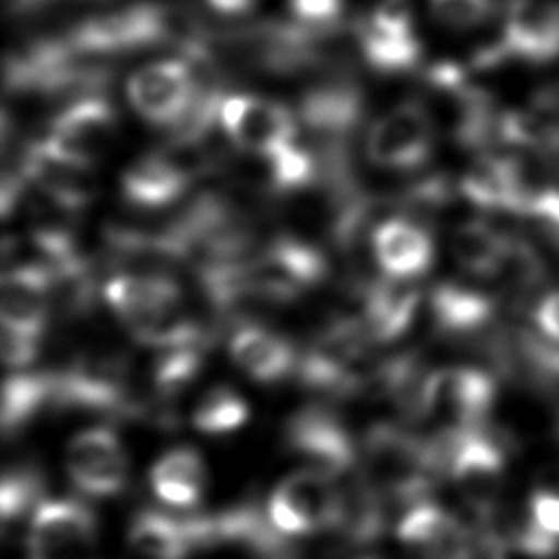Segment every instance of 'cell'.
<instances>
[{"instance_id":"20","label":"cell","mask_w":559,"mask_h":559,"mask_svg":"<svg viewBox=\"0 0 559 559\" xmlns=\"http://www.w3.org/2000/svg\"><path fill=\"white\" fill-rule=\"evenodd\" d=\"M463 194L483 207L524 212L533 192L526 190L520 166L509 159L485 157L461 179Z\"/></svg>"},{"instance_id":"6","label":"cell","mask_w":559,"mask_h":559,"mask_svg":"<svg viewBox=\"0 0 559 559\" xmlns=\"http://www.w3.org/2000/svg\"><path fill=\"white\" fill-rule=\"evenodd\" d=\"M435 120L424 103L406 100L380 116L367 135V155L384 168H415L430 155Z\"/></svg>"},{"instance_id":"21","label":"cell","mask_w":559,"mask_h":559,"mask_svg":"<svg viewBox=\"0 0 559 559\" xmlns=\"http://www.w3.org/2000/svg\"><path fill=\"white\" fill-rule=\"evenodd\" d=\"M190 177L159 148L135 159L122 175L124 199L142 207H159L175 201Z\"/></svg>"},{"instance_id":"4","label":"cell","mask_w":559,"mask_h":559,"mask_svg":"<svg viewBox=\"0 0 559 559\" xmlns=\"http://www.w3.org/2000/svg\"><path fill=\"white\" fill-rule=\"evenodd\" d=\"M493 402V380L469 367H445L426 373L421 419L443 417V428H478Z\"/></svg>"},{"instance_id":"18","label":"cell","mask_w":559,"mask_h":559,"mask_svg":"<svg viewBox=\"0 0 559 559\" xmlns=\"http://www.w3.org/2000/svg\"><path fill=\"white\" fill-rule=\"evenodd\" d=\"M419 286L413 277L384 275L367 286L365 325L373 341H393L415 317L419 306Z\"/></svg>"},{"instance_id":"22","label":"cell","mask_w":559,"mask_h":559,"mask_svg":"<svg viewBox=\"0 0 559 559\" xmlns=\"http://www.w3.org/2000/svg\"><path fill=\"white\" fill-rule=\"evenodd\" d=\"M129 548L135 559H186L194 548L188 518L142 511L129 528Z\"/></svg>"},{"instance_id":"15","label":"cell","mask_w":559,"mask_h":559,"mask_svg":"<svg viewBox=\"0 0 559 559\" xmlns=\"http://www.w3.org/2000/svg\"><path fill=\"white\" fill-rule=\"evenodd\" d=\"M22 173L41 194L68 210L83 207L96 192V181L90 175V168L57 155L44 140L26 146L22 155Z\"/></svg>"},{"instance_id":"39","label":"cell","mask_w":559,"mask_h":559,"mask_svg":"<svg viewBox=\"0 0 559 559\" xmlns=\"http://www.w3.org/2000/svg\"><path fill=\"white\" fill-rule=\"evenodd\" d=\"M389 2H395V0H389Z\"/></svg>"},{"instance_id":"33","label":"cell","mask_w":559,"mask_h":559,"mask_svg":"<svg viewBox=\"0 0 559 559\" xmlns=\"http://www.w3.org/2000/svg\"><path fill=\"white\" fill-rule=\"evenodd\" d=\"M290 11L297 22L310 26H330L338 24L343 11V0H290Z\"/></svg>"},{"instance_id":"30","label":"cell","mask_w":559,"mask_h":559,"mask_svg":"<svg viewBox=\"0 0 559 559\" xmlns=\"http://www.w3.org/2000/svg\"><path fill=\"white\" fill-rule=\"evenodd\" d=\"M37 493H39V480L33 472H26V469L7 472L0 487L2 522L9 524L22 518L28 511V507L37 500Z\"/></svg>"},{"instance_id":"11","label":"cell","mask_w":559,"mask_h":559,"mask_svg":"<svg viewBox=\"0 0 559 559\" xmlns=\"http://www.w3.org/2000/svg\"><path fill=\"white\" fill-rule=\"evenodd\" d=\"M72 483L87 496H114L127 483V456L109 428L79 432L66 450Z\"/></svg>"},{"instance_id":"24","label":"cell","mask_w":559,"mask_h":559,"mask_svg":"<svg viewBox=\"0 0 559 559\" xmlns=\"http://www.w3.org/2000/svg\"><path fill=\"white\" fill-rule=\"evenodd\" d=\"M430 306L437 325L450 334H463L485 325L493 310L489 297L452 282L435 286Z\"/></svg>"},{"instance_id":"19","label":"cell","mask_w":559,"mask_h":559,"mask_svg":"<svg viewBox=\"0 0 559 559\" xmlns=\"http://www.w3.org/2000/svg\"><path fill=\"white\" fill-rule=\"evenodd\" d=\"M229 349L234 362L260 382L280 380L297 365L290 343L255 323L238 328Z\"/></svg>"},{"instance_id":"1","label":"cell","mask_w":559,"mask_h":559,"mask_svg":"<svg viewBox=\"0 0 559 559\" xmlns=\"http://www.w3.org/2000/svg\"><path fill=\"white\" fill-rule=\"evenodd\" d=\"M437 476L428 441L391 424L367 432L360 480L382 500L415 504L426 498Z\"/></svg>"},{"instance_id":"26","label":"cell","mask_w":559,"mask_h":559,"mask_svg":"<svg viewBox=\"0 0 559 559\" xmlns=\"http://www.w3.org/2000/svg\"><path fill=\"white\" fill-rule=\"evenodd\" d=\"M55 373H11L2 389V428L11 432L52 404Z\"/></svg>"},{"instance_id":"25","label":"cell","mask_w":559,"mask_h":559,"mask_svg":"<svg viewBox=\"0 0 559 559\" xmlns=\"http://www.w3.org/2000/svg\"><path fill=\"white\" fill-rule=\"evenodd\" d=\"M452 253L463 269L491 275L507 264L511 245L483 223H465L452 234Z\"/></svg>"},{"instance_id":"9","label":"cell","mask_w":559,"mask_h":559,"mask_svg":"<svg viewBox=\"0 0 559 559\" xmlns=\"http://www.w3.org/2000/svg\"><path fill=\"white\" fill-rule=\"evenodd\" d=\"M114 109L98 96H85L63 109L52 122L44 142L61 157L79 164H96L114 140Z\"/></svg>"},{"instance_id":"29","label":"cell","mask_w":559,"mask_h":559,"mask_svg":"<svg viewBox=\"0 0 559 559\" xmlns=\"http://www.w3.org/2000/svg\"><path fill=\"white\" fill-rule=\"evenodd\" d=\"M203 347L201 345H181L159 349L153 362V380L159 393H173L188 384L201 367Z\"/></svg>"},{"instance_id":"10","label":"cell","mask_w":559,"mask_h":559,"mask_svg":"<svg viewBox=\"0 0 559 559\" xmlns=\"http://www.w3.org/2000/svg\"><path fill=\"white\" fill-rule=\"evenodd\" d=\"M286 443L306 459L308 469L328 478L345 474L356 461V450L343 424L319 406L304 408L288 421Z\"/></svg>"},{"instance_id":"32","label":"cell","mask_w":559,"mask_h":559,"mask_svg":"<svg viewBox=\"0 0 559 559\" xmlns=\"http://www.w3.org/2000/svg\"><path fill=\"white\" fill-rule=\"evenodd\" d=\"M524 212L533 218L544 236L559 242V190L533 192Z\"/></svg>"},{"instance_id":"12","label":"cell","mask_w":559,"mask_h":559,"mask_svg":"<svg viewBox=\"0 0 559 559\" xmlns=\"http://www.w3.org/2000/svg\"><path fill=\"white\" fill-rule=\"evenodd\" d=\"M354 35L362 57L382 72L406 70L419 59V39L402 7L382 4L362 15Z\"/></svg>"},{"instance_id":"7","label":"cell","mask_w":559,"mask_h":559,"mask_svg":"<svg viewBox=\"0 0 559 559\" xmlns=\"http://www.w3.org/2000/svg\"><path fill=\"white\" fill-rule=\"evenodd\" d=\"M28 559H96V526L83 502H41L31 520Z\"/></svg>"},{"instance_id":"37","label":"cell","mask_w":559,"mask_h":559,"mask_svg":"<svg viewBox=\"0 0 559 559\" xmlns=\"http://www.w3.org/2000/svg\"><path fill=\"white\" fill-rule=\"evenodd\" d=\"M493 557L496 559H555L548 555H539L528 550L526 546H522L518 539L509 537V539H498L493 537Z\"/></svg>"},{"instance_id":"17","label":"cell","mask_w":559,"mask_h":559,"mask_svg":"<svg viewBox=\"0 0 559 559\" xmlns=\"http://www.w3.org/2000/svg\"><path fill=\"white\" fill-rule=\"evenodd\" d=\"M373 255L391 277H417L432 262V240L408 218H389L373 229Z\"/></svg>"},{"instance_id":"3","label":"cell","mask_w":559,"mask_h":559,"mask_svg":"<svg viewBox=\"0 0 559 559\" xmlns=\"http://www.w3.org/2000/svg\"><path fill=\"white\" fill-rule=\"evenodd\" d=\"M218 120L238 148L260 157L293 144L297 131L295 118L284 105L255 94L223 96Z\"/></svg>"},{"instance_id":"23","label":"cell","mask_w":559,"mask_h":559,"mask_svg":"<svg viewBox=\"0 0 559 559\" xmlns=\"http://www.w3.org/2000/svg\"><path fill=\"white\" fill-rule=\"evenodd\" d=\"M205 472L201 456L190 448H175L155 461L151 487L170 507H192L203 491Z\"/></svg>"},{"instance_id":"31","label":"cell","mask_w":559,"mask_h":559,"mask_svg":"<svg viewBox=\"0 0 559 559\" xmlns=\"http://www.w3.org/2000/svg\"><path fill=\"white\" fill-rule=\"evenodd\" d=\"M489 0H430L432 17L450 28H469L487 20Z\"/></svg>"},{"instance_id":"5","label":"cell","mask_w":559,"mask_h":559,"mask_svg":"<svg viewBox=\"0 0 559 559\" xmlns=\"http://www.w3.org/2000/svg\"><path fill=\"white\" fill-rule=\"evenodd\" d=\"M332 478L301 469L286 476L269 498V520L282 535H308L334 526L338 489Z\"/></svg>"},{"instance_id":"36","label":"cell","mask_w":559,"mask_h":559,"mask_svg":"<svg viewBox=\"0 0 559 559\" xmlns=\"http://www.w3.org/2000/svg\"><path fill=\"white\" fill-rule=\"evenodd\" d=\"M535 319H537V325L539 330L559 343V290L550 293L537 308L535 312Z\"/></svg>"},{"instance_id":"13","label":"cell","mask_w":559,"mask_h":559,"mask_svg":"<svg viewBox=\"0 0 559 559\" xmlns=\"http://www.w3.org/2000/svg\"><path fill=\"white\" fill-rule=\"evenodd\" d=\"M397 539L424 559H467L476 548L456 515L430 500L411 504L397 524Z\"/></svg>"},{"instance_id":"40","label":"cell","mask_w":559,"mask_h":559,"mask_svg":"<svg viewBox=\"0 0 559 559\" xmlns=\"http://www.w3.org/2000/svg\"><path fill=\"white\" fill-rule=\"evenodd\" d=\"M557 151H559V146H557Z\"/></svg>"},{"instance_id":"14","label":"cell","mask_w":559,"mask_h":559,"mask_svg":"<svg viewBox=\"0 0 559 559\" xmlns=\"http://www.w3.org/2000/svg\"><path fill=\"white\" fill-rule=\"evenodd\" d=\"M500 50L526 61L555 59L559 55V2L513 0L507 9Z\"/></svg>"},{"instance_id":"34","label":"cell","mask_w":559,"mask_h":559,"mask_svg":"<svg viewBox=\"0 0 559 559\" xmlns=\"http://www.w3.org/2000/svg\"><path fill=\"white\" fill-rule=\"evenodd\" d=\"M37 354V336L2 328V358L9 367H24Z\"/></svg>"},{"instance_id":"2","label":"cell","mask_w":559,"mask_h":559,"mask_svg":"<svg viewBox=\"0 0 559 559\" xmlns=\"http://www.w3.org/2000/svg\"><path fill=\"white\" fill-rule=\"evenodd\" d=\"M502 448L478 428H452L445 474L472 513L487 522L502 485Z\"/></svg>"},{"instance_id":"27","label":"cell","mask_w":559,"mask_h":559,"mask_svg":"<svg viewBox=\"0 0 559 559\" xmlns=\"http://www.w3.org/2000/svg\"><path fill=\"white\" fill-rule=\"evenodd\" d=\"M247 415H249L247 404L234 389L212 386L199 400L192 415V424L201 432L218 435V432H229L242 426Z\"/></svg>"},{"instance_id":"38","label":"cell","mask_w":559,"mask_h":559,"mask_svg":"<svg viewBox=\"0 0 559 559\" xmlns=\"http://www.w3.org/2000/svg\"><path fill=\"white\" fill-rule=\"evenodd\" d=\"M205 2L210 4V9H214L221 15H240L255 4V0H205Z\"/></svg>"},{"instance_id":"35","label":"cell","mask_w":559,"mask_h":559,"mask_svg":"<svg viewBox=\"0 0 559 559\" xmlns=\"http://www.w3.org/2000/svg\"><path fill=\"white\" fill-rule=\"evenodd\" d=\"M531 520L546 533L559 537V493L557 491H535L531 498Z\"/></svg>"},{"instance_id":"8","label":"cell","mask_w":559,"mask_h":559,"mask_svg":"<svg viewBox=\"0 0 559 559\" xmlns=\"http://www.w3.org/2000/svg\"><path fill=\"white\" fill-rule=\"evenodd\" d=\"M129 100L146 120L175 124L192 105L197 83L188 59H166L135 70L127 85Z\"/></svg>"},{"instance_id":"28","label":"cell","mask_w":559,"mask_h":559,"mask_svg":"<svg viewBox=\"0 0 559 559\" xmlns=\"http://www.w3.org/2000/svg\"><path fill=\"white\" fill-rule=\"evenodd\" d=\"M269 164V181L277 192H295L317 183L321 175L319 159L312 151L288 144L264 157Z\"/></svg>"},{"instance_id":"16","label":"cell","mask_w":559,"mask_h":559,"mask_svg":"<svg viewBox=\"0 0 559 559\" xmlns=\"http://www.w3.org/2000/svg\"><path fill=\"white\" fill-rule=\"evenodd\" d=\"M50 306V275L39 262L17 264L2 277V328L39 336Z\"/></svg>"}]
</instances>
